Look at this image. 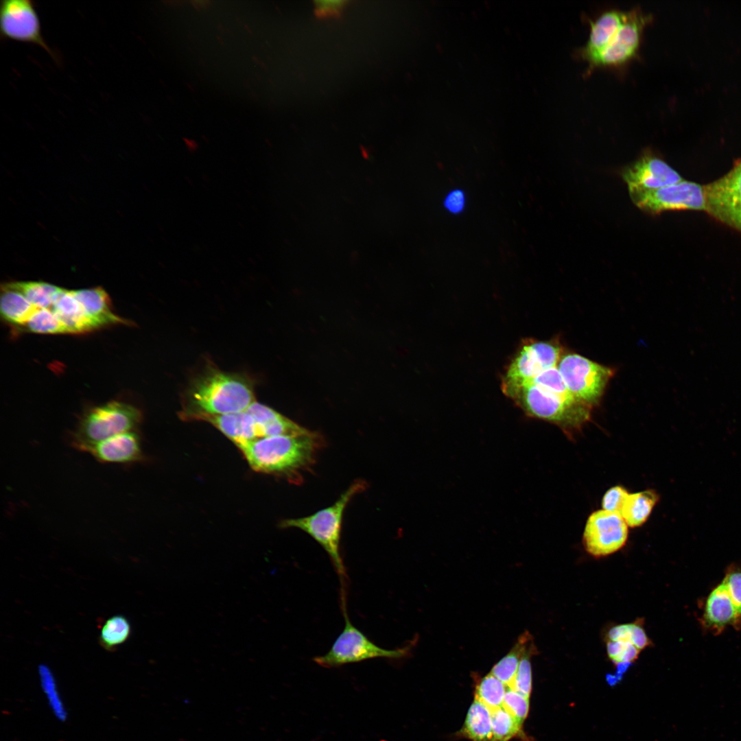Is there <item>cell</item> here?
Here are the masks:
<instances>
[{"mask_svg":"<svg viewBox=\"0 0 741 741\" xmlns=\"http://www.w3.org/2000/svg\"><path fill=\"white\" fill-rule=\"evenodd\" d=\"M37 309L22 294L5 283L2 285L0 310L5 321L14 325L25 326Z\"/></svg>","mask_w":741,"mask_h":741,"instance_id":"23","label":"cell"},{"mask_svg":"<svg viewBox=\"0 0 741 741\" xmlns=\"http://www.w3.org/2000/svg\"><path fill=\"white\" fill-rule=\"evenodd\" d=\"M72 293L95 329L106 325L126 322L112 311L109 296L103 288L72 290Z\"/></svg>","mask_w":741,"mask_h":741,"instance_id":"20","label":"cell"},{"mask_svg":"<svg viewBox=\"0 0 741 741\" xmlns=\"http://www.w3.org/2000/svg\"><path fill=\"white\" fill-rule=\"evenodd\" d=\"M511 398L530 416L557 424L565 430L580 428L590 417L591 407L572 394H557L534 384L523 386Z\"/></svg>","mask_w":741,"mask_h":741,"instance_id":"5","label":"cell"},{"mask_svg":"<svg viewBox=\"0 0 741 741\" xmlns=\"http://www.w3.org/2000/svg\"><path fill=\"white\" fill-rule=\"evenodd\" d=\"M491 713L493 741H508L521 731L522 724L502 707Z\"/></svg>","mask_w":741,"mask_h":741,"instance_id":"30","label":"cell"},{"mask_svg":"<svg viewBox=\"0 0 741 741\" xmlns=\"http://www.w3.org/2000/svg\"><path fill=\"white\" fill-rule=\"evenodd\" d=\"M344 628L329 651L313 659L318 665L328 668H336L377 658L398 660L410 654L412 643L396 649L384 648L370 640L352 624L346 610L344 611Z\"/></svg>","mask_w":741,"mask_h":741,"instance_id":"6","label":"cell"},{"mask_svg":"<svg viewBox=\"0 0 741 741\" xmlns=\"http://www.w3.org/2000/svg\"><path fill=\"white\" fill-rule=\"evenodd\" d=\"M502 707L523 724L529 711V698L507 687Z\"/></svg>","mask_w":741,"mask_h":741,"instance_id":"33","label":"cell"},{"mask_svg":"<svg viewBox=\"0 0 741 741\" xmlns=\"http://www.w3.org/2000/svg\"><path fill=\"white\" fill-rule=\"evenodd\" d=\"M323 445L322 435L309 430L298 435L259 438L237 447L253 470L297 484L314 464Z\"/></svg>","mask_w":741,"mask_h":741,"instance_id":"2","label":"cell"},{"mask_svg":"<svg viewBox=\"0 0 741 741\" xmlns=\"http://www.w3.org/2000/svg\"><path fill=\"white\" fill-rule=\"evenodd\" d=\"M628 527L620 513L596 510L587 520L583 535L584 547L595 557L611 554L625 545Z\"/></svg>","mask_w":741,"mask_h":741,"instance_id":"11","label":"cell"},{"mask_svg":"<svg viewBox=\"0 0 741 741\" xmlns=\"http://www.w3.org/2000/svg\"><path fill=\"white\" fill-rule=\"evenodd\" d=\"M557 368L572 395L591 408L598 403L615 373L575 353L563 355Z\"/></svg>","mask_w":741,"mask_h":741,"instance_id":"7","label":"cell"},{"mask_svg":"<svg viewBox=\"0 0 741 741\" xmlns=\"http://www.w3.org/2000/svg\"><path fill=\"white\" fill-rule=\"evenodd\" d=\"M706 210L741 231V161L727 174L705 187Z\"/></svg>","mask_w":741,"mask_h":741,"instance_id":"13","label":"cell"},{"mask_svg":"<svg viewBox=\"0 0 741 741\" xmlns=\"http://www.w3.org/2000/svg\"><path fill=\"white\" fill-rule=\"evenodd\" d=\"M533 645L534 644L530 633H524L508 654L492 668L490 673L509 687L516 675L522 657Z\"/></svg>","mask_w":741,"mask_h":741,"instance_id":"26","label":"cell"},{"mask_svg":"<svg viewBox=\"0 0 741 741\" xmlns=\"http://www.w3.org/2000/svg\"><path fill=\"white\" fill-rule=\"evenodd\" d=\"M650 644L644 629L637 622L617 625L607 635V655L618 667H628Z\"/></svg>","mask_w":741,"mask_h":741,"instance_id":"15","label":"cell"},{"mask_svg":"<svg viewBox=\"0 0 741 741\" xmlns=\"http://www.w3.org/2000/svg\"><path fill=\"white\" fill-rule=\"evenodd\" d=\"M465 196L458 189L450 191L445 198L444 206L452 213H460L465 206Z\"/></svg>","mask_w":741,"mask_h":741,"instance_id":"37","label":"cell"},{"mask_svg":"<svg viewBox=\"0 0 741 741\" xmlns=\"http://www.w3.org/2000/svg\"><path fill=\"white\" fill-rule=\"evenodd\" d=\"M507 686L492 674L484 677L475 687V699L490 710L502 707Z\"/></svg>","mask_w":741,"mask_h":741,"instance_id":"29","label":"cell"},{"mask_svg":"<svg viewBox=\"0 0 741 741\" xmlns=\"http://www.w3.org/2000/svg\"><path fill=\"white\" fill-rule=\"evenodd\" d=\"M658 500L657 493L652 490L628 493L620 515L628 526L639 527L646 521Z\"/></svg>","mask_w":741,"mask_h":741,"instance_id":"24","label":"cell"},{"mask_svg":"<svg viewBox=\"0 0 741 741\" xmlns=\"http://www.w3.org/2000/svg\"><path fill=\"white\" fill-rule=\"evenodd\" d=\"M200 421L213 425L237 446L258 438L254 420L246 409L236 413L205 416Z\"/></svg>","mask_w":741,"mask_h":741,"instance_id":"21","label":"cell"},{"mask_svg":"<svg viewBox=\"0 0 741 741\" xmlns=\"http://www.w3.org/2000/svg\"><path fill=\"white\" fill-rule=\"evenodd\" d=\"M315 12L318 16H336L340 13L346 1H315Z\"/></svg>","mask_w":741,"mask_h":741,"instance_id":"36","label":"cell"},{"mask_svg":"<svg viewBox=\"0 0 741 741\" xmlns=\"http://www.w3.org/2000/svg\"><path fill=\"white\" fill-rule=\"evenodd\" d=\"M130 634L131 626L127 618L115 615L105 620L100 627L99 642L104 649L115 650L128 639Z\"/></svg>","mask_w":741,"mask_h":741,"instance_id":"28","label":"cell"},{"mask_svg":"<svg viewBox=\"0 0 741 741\" xmlns=\"http://www.w3.org/2000/svg\"><path fill=\"white\" fill-rule=\"evenodd\" d=\"M24 327L28 331L40 334L68 333L62 322L49 309H38Z\"/></svg>","mask_w":741,"mask_h":741,"instance_id":"31","label":"cell"},{"mask_svg":"<svg viewBox=\"0 0 741 741\" xmlns=\"http://www.w3.org/2000/svg\"><path fill=\"white\" fill-rule=\"evenodd\" d=\"M51 310L64 325L68 333H83L95 329L72 290L62 289L56 296Z\"/></svg>","mask_w":741,"mask_h":741,"instance_id":"22","label":"cell"},{"mask_svg":"<svg viewBox=\"0 0 741 741\" xmlns=\"http://www.w3.org/2000/svg\"><path fill=\"white\" fill-rule=\"evenodd\" d=\"M652 16L639 8L628 10L626 21L608 44L586 62L589 71L596 68H620L638 55L645 27Z\"/></svg>","mask_w":741,"mask_h":741,"instance_id":"8","label":"cell"},{"mask_svg":"<svg viewBox=\"0 0 741 741\" xmlns=\"http://www.w3.org/2000/svg\"><path fill=\"white\" fill-rule=\"evenodd\" d=\"M367 484L356 480L332 505L303 517L281 521L282 528H296L311 536L325 550L338 574L342 585V600H344V584L347 578L340 552L341 530L344 510L357 494L364 491Z\"/></svg>","mask_w":741,"mask_h":741,"instance_id":"3","label":"cell"},{"mask_svg":"<svg viewBox=\"0 0 741 741\" xmlns=\"http://www.w3.org/2000/svg\"><path fill=\"white\" fill-rule=\"evenodd\" d=\"M255 401L252 380L246 375L222 370L213 362L193 377L181 398L180 417L200 421L208 416L239 412Z\"/></svg>","mask_w":741,"mask_h":741,"instance_id":"1","label":"cell"},{"mask_svg":"<svg viewBox=\"0 0 741 741\" xmlns=\"http://www.w3.org/2000/svg\"><path fill=\"white\" fill-rule=\"evenodd\" d=\"M0 37L40 47L58 63V55L44 39L36 5L30 0H2L0 3Z\"/></svg>","mask_w":741,"mask_h":741,"instance_id":"9","label":"cell"},{"mask_svg":"<svg viewBox=\"0 0 741 741\" xmlns=\"http://www.w3.org/2000/svg\"><path fill=\"white\" fill-rule=\"evenodd\" d=\"M142 414L137 407L112 401L89 410L80 419L71 443L84 451L90 446L126 432L133 431L141 421Z\"/></svg>","mask_w":741,"mask_h":741,"instance_id":"4","label":"cell"},{"mask_svg":"<svg viewBox=\"0 0 741 741\" xmlns=\"http://www.w3.org/2000/svg\"><path fill=\"white\" fill-rule=\"evenodd\" d=\"M734 605L741 615V568L729 567L722 580Z\"/></svg>","mask_w":741,"mask_h":741,"instance_id":"34","label":"cell"},{"mask_svg":"<svg viewBox=\"0 0 741 741\" xmlns=\"http://www.w3.org/2000/svg\"><path fill=\"white\" fill-rule=\"evenodd\" d=\"M633 202L642 211L658 214L670 210H706L705 187L682 180L653 190L629 191Z\"/></svg>","mask_w":741,"mask_h":741,"instance_id":"10","label":"cell"},{"mask_svg":"<svg viewBox=\"0 0 741 741\" xmlns=\"http://www.w3.org/2000/svg\"><path fill=\"white\" fill-rule=\"evenodd\" d=\"M622 175L628 191L653 190L683 180L668 163L648 151L626 167Z\"/></svg>","mask_w":741,"mask_h":741,"instance_id":"14","label":"cell"},{"mask_svg":"<svg viewBox=\"0 0 741 741\" xmlns=\"http://www.w3.org/2000/svg\"><path fill=\"white\" fill-rule=\"evenodd\" d=\"M246 410L254 420L258 438L281 435H298L309 431L272 408L256 401Z\"/></svg>","mask_w":741,"mask_h":741,"instance_id":"19","label":"cell"},{"mask_svg":"<svg viewBox=\"0 0 741 741\" xmlns=\"http://www.w3.org/2000/svg\"><path fill=\"white\" fill-rule=\"evenodd\" d=\"M5 284L22 294L37 309H51L56 296L62 290L45 282L19 281Z\"/></svg>","mask_w":741,"mask_h":741,"instance_id":"27","label":"cell"},{"mask_svg":"<svg viewBox=\"0 0 741 741\" xmlns=\"http://www.w3.org/2000/svg\"><path fill=\"white\" fill-rule=\"evenodd\" d=\"M628 495L626 489L622 486L618 485L610 488L602 497V509L620 513Z\"/></svg>","mask_w":741,"mask_h":741,"instance_id":"35","label":"cell"},{"mask_svg":"<svg viewBox=\"0 0 741 741\" xmlns=\"http://www.w3.org/2000/svg\"><path fill=\"white\" fill-rule=\"evenodd\" d=\"M537 653L534 645L531 646L522 657L516 675L509 687L529 698L532 692V656Z\"/></svg>","mask_w":741,"mask_h":741,"instance_id":"32","label":"cell"},{"mask_svg":"<svg viewBox=\"0 0 741 741\" xmlns=\"http://www.w3.org/2000/svg\"><path fill=\"white\" fill-rule=\"evenodd\" d=\"M627 15L628 11L613 9L602 12L591 21L587 41L579 49L580 58L586 61L602 50L620 30Z\"/></svg>","mask_w":741,"mask_h":741,"instance_id":"18","label":"cell"},{"mask_svg":"<svg viewBox=\"0 0 741 741\" xmlns=\"http://www.w3.org/2000/svg\"><path fill=\"white\" fill-rule=\"evenodd\" d=\"M701 622L705 628L714 634H720L729 626L740 625L741 615L722 582L706 597L703 604Z\"/></svg>","mask_w":741,"mask_h":741,"instance_id":"16","label":"cell"},{"mask_svg":"<svg viewBox=\"0 0 741 741\" xmlns=\"http://www.w3.org/2000/svg\"><path fill=\"white\" fill-rule=\"evenodd\" d=\"M556 348L549 342L533 341L524 345L510 364L503 379L502 390L511 397L515 392L544 370L555 367Z\"/></svg>","mask_w":741,"mask_h":741,"instance_id":"12","label":"cell"},{"mask_svg":"<svg viewBox=\"0 0 741 741\" xmlns=\"http://www.w3.org/2000/svg\"><path fill=\"white\" fill-rule=\"evenodd\" d=\"M460 733L472 741H493L491 710L475 698L469 708Z\"/></svg>","mask_w":741,"mask_h":741,"instance_id":"25","label":"cell"},{"mask_svg":"<svg viewBox=\"0 0 741 741\" xmlns=\"http://www.w3.org/2000/svg\"><path fill=\"white\" fill-rule=\"evenodd\" d=\"M84 451L103 463L128 464L142 459L140 438L135 430L114 435Z\"/></svg>","mask_w":741,"mask_h":741,"instance_id":"17","label":"cell"}]
</instances>
